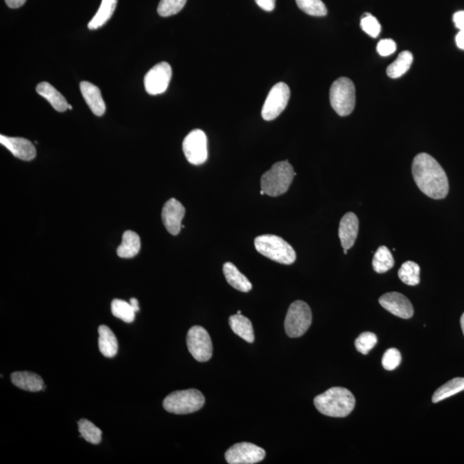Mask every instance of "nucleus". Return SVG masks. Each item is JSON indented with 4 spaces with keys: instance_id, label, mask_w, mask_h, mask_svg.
Segmentation results:
<instances>
[{
    "instance_id": "obj_1",
    "label": "nucleus",
    "mask_w": 464,
    "mask_h": 464,
    "mask_svg": "<svg viewBox=\"0 0 464 464\" xmlns=\"http://www.w3.org/2000/svg\"><path fill=\"white\" fill-rule=\"evenodd\" d=\"M412 173L423 194L433 199H445L449 194V181L438 161L428 153H419L414 158Z\"/></svg>"
},
{
    "instance_id": "obj_2",
    "label": "nucleus",
    "mask_w": 464,
    "mask_h": 464,
    "mask_svg": "<svg viewBox=\"0 0 464 464\" xmlns=\"http://www.w3.org/2000/svg\"><path fill=\"white\" fill-rule=\"evenodd\" d=\"M314 404L322 415L344 418L349 415L355 407V397L347 388L333 387L316 397Z\"/></svg>"
},
{
    "instance_id": "obj_3",
    "label": "nucleus",
    "mask_w": 464,
    "mask_h": 464,
    "mask_svg": "<svg viewBox=\"0 0 464 464\" xmlns=\"http://www.w3.org/2000/svg\"><path fill=\"white\" fill-rule=\"evenodd\" d=\"M296 175L288 161L278 162L261 177V190L271 197L283 195L287 192Z\"/></svg>"
},
{
    "instance_id": "obj_4",
    "label": "nucleus",
    "mask_w": 464,
    "mask_h": 464,
    "mask_svg": "<svg viewBox=\"0 0 464 464\" xmlns=\"http://www.w3.org/2000/svg\"><path fill=\"white\" fill-rule=\"evenodd\" d=\"M256 250L268 259L278 263L291 265L295 263L296 252L290 244L275 235H263L254 239Z\"/></svg>"
},
{
    "instance_id": "obj_5",
    "label": "nucleus",
    "mask_w": 464,
    "mask_h": 464,
    "mask_svg": "<svg viewBox=\"0 0 464 464\" xmlns=\"http://www.w3.org/2000/svg\"><path fill=\"white\" fill-rule=\"evenodd\" d=\"M204 404V395L195 388L172 392L163 402L165 410L175 415L192 414L199 411Z\"/></svg>"
},
{
    "instance_id": "obj_6",
    "label": "nucleus",
    "mask_w": 464,
    "mask_h": 464,
    "mask_svg": "<svg viewBox=\"0 0 464 464\" xmlns=\"http://www.w3.org/2000/svg\"><path fill=\"white\" fill-rule=\"evenodd\" d=\"M330 103L340 116H347L355 107V86L351 79L340 78L333 82L329 91Z\"/></svg>"
},
{
    "instance_id": "obj_7",
    "label": "nucleus",
    "mask_w": 464,
    "mask_h": 464,
    "mask_svg": "<svg viewBox=\"0 0 464 464\" xmlns=\"http://www.w3.org/2000/svg\"><path fill=\"white\" fill-rule=\"evenodd\" d=\"M311 322L312 313L309 306L304 301H295L289 307L285 316V333L291 338H298L305 335Z\"/></svg>"
},
{
    "instance_id": "obj_8",
    "label": "nucleus",
    "mask_w": 464,
    "mask_h": 464,
    "mask_svg": "<svg viewBox=\"0 0 464 464\" xmlns=\"http://www.w3.org/2000/svg\"><path fill=\"white\" fill-rule=\"evenodd\" d=\"M291 91L289 86L285 82H278L273 86L264 102L261 116L265 120L276 119L285 109L287 108Z\"/></svg>"
},
{
    "instance_id": "obj_9",
    "label": "nucleus",
    "mask_w": 464,
    "mask_h": 464,
    "mask_svg": "<svg viewBox=\"0 0 464 464\" xmlns=\"http://www.w3.org/2000/svg\"><path fill=\"white\" fill-rule=\"evenodd\" d=\"M187 346L189 353L199 362H206L212 356L211 337L201 326H194L188 330Z\"/></svg>"
},
{
    "instance_id": "obj_10",
    "label": "nucleus",
    "mask_w": 464,
    "mask_h": 464,
    "mask_svg": "<svg viewBox=\"0 0 464 464\" xmlns=\"http://www.w3.org/2000/svg\"><path fill=\"white\" fill-rule=\"evenodd\" d=\"M182 149L186 158L191 164L201 165L208 157V137L201 129H195L186 136Z\"/></svg>"
},
{
    "instance_id": "obj_11",
    "label": "nucleus",
    "mask_w": 464,
    "mask_h": 464,
    "mask_svg": "<svg viewBox=\"0 0 464 464\" xmlns=\"http://www.w3.org/2000/svg\"><path fill=\"white\" fill-rule=\"evenodd\" d=\"M266 456V452L252 443L243 442L230 447L225 459L230 464H254Z\"/></svg>"
},
{
    "instance_id": "obj_12",
    "label": "nucleus",
    "mask_w": 464,
    "mask_h": 464,
    "mask_svg": "<svg viewBox=\"0 0 464 464\" xmlns=\"http://www.w3.org/2000/svg\"><path fill=\"white\" fill-rule=\"evenodd\" d=\"M172 76L170 65L161 62L155 65L144 78V88L148 94L159 95L166 91Z\"/></svg>"
},
{
    "instance_id": "obj_13",
    "label": "nucleus",
    "mask_w": 464,
    "mask_h": 464,
    "mask_svg": "<svg viewBox=\"0 0 464 464\" xmlns=\"http://www.w3.org/2000/svg\"><path fill=\"white\" fill-rule=\"evenodd\" d=\"M379 304L382 307L398 318L409 319L414 316V308L411 302L399 292H388L381 296Z\"/></svg>"
},
{
    "instance_id": "obj_14",
    "label": "nucleus",
    "mask_w": 464,
    "mask_h": 464,
    "mask_svg": "<svg viewBox=\"0 0 464 464\" xmlns=\"http://www.w3.org/2000/svg\"><path fill=\"white\" fill-rule=\"evenodd\" d=\"M184 215V206L177 199L172 198L165 203L162 210V220L171 235L177 236L180 233Z\"/></svg>"
},
{
    "instance_id": "obj_15",
    "label": "nucleus",
    "mask_w": 464,
    "mask_h": 464,
    "mask_svg": "<svg viewBox=\"0 0 464 464\" xmlns=\"http://www.w3.org/2000/svg\"><path fill=\"white\" fill-rule=\"evenodd\" d=\"M0 143L21 160L31 161L36 156V147L23 137L0 135Z\"/></svg>"
},
{
    "instance_id": "obj_16",
    "label": "nucleus",
    "mask_w": 464,
    "mask_h": 464,
    "mask_svg": "<svg viewBox=\"0 0 464 464\" xmlns=\"http://www.w3.org/2000/svg\"><path fill=\"white\" fill-rule=\"evenodd\" d=\"M359 219L353 212H347L342 217L339 226V237L343 250L353 247L359 232Z\"/></svg>"
},
{
    "instance_id": "obj_17",
    "label": "nucleus",
    "mask_w": 464,
    "mask_h": 464,
    "mask_svg": "<svg viewBox=\"0 0 464 464\" xmlns=\"http://www.w3.org/2000/svg\"><path fill=\"white\" fill-rule=\"evenodd\" d=\"M80 91L82 98L87 103L89 109L96 116H102L106 111V105L102 98L101 91L95 85L87 81H82L80 84Z\"/></svg>"
},
{
    "instance_id": "obj_18",
    "label": "nucleus",
    "mask_w": 464,
    "mask_h": 464,
    "mask_svg": "<svg viewBox=\"0 0 464 464\" xmlns=\"http://www.w3.org/2000/svg\"><path fill=\"white\" fill-rule=\"evenodd\" d=\"M10 379L16 387L30 392L43 390L45 385L40 375L31 371H15L10 375Z\"/></svg>"
},
{
    "instance_id": "obj_19",
    "label": "nucleus",
    "mask_w": 464,
    "mask_h": 464,
    "mask_svg": "<svg viewBox=\"0 0 464 464\" xmlns=\"http://www.w3.org/2000/svg\"><path fill=\"white\" fill-rule=\"evenodd\" d=\"M36 92L50 103L58 112H65L68 109L67 100L58 92L53 85L47 82H41L36 86Z\"/></svg>"
},
{
    "instance_id": "obj_20",
    "label": "nucleus",
    "mask_w": 464,
    "mask_h": 464,
    "mask_svg": "<svg viewBox=\"0 0 464 464\" xmlns=\"http://www.w3.org/2000/svg\"><path fill=\"white\" fill-rule=\"evenodd\" d=\"M98 333L100 352L106 357H115L118 352V340H117L115 333L106 325L100 326Z\"/></svg>"
},
{
    "instance_id": "obj_21",
    "label": "nucleus",
    "mask_w": 464,
    "mask_h": 464,
    "mask_svg": "<svg viewBox=\"0 0 464 464\" xmlns=\"http://www.w3.org/2000/svg\"><path fill=\"white\" fill-rule=\"evenodd\" d=\"M223 272L227 282L236 290L249 292L252 289L251 282L247 280L245 275H243L237 269V267L233 263H226L223 264Z\"/></svg>"
},
{
    "instance_id": "obj_22",
    "label": "nucleus",
    "mask_w": 464,
    "mask_h": 464,
    "mask_svg": "<svg viewBox=\"0 0 464 464\" xmlns=\"http://www.w3.org/2000/svg\"><path fill=\"white\" fill-rule=\"evenodd\" d=\"M229 324L230 329L236 335H239L247 342H254V335L252 322L246 316L242 314L230 316Z\"/></svg>"
},
{
    "instance_id": "obj_23",
    "label": "nucleus",
    "mask_w": 464,
    "mask_h": 464,
    "mask_svg": "<svg viewBox=\"0 0 464 464\" xmlns=\"http://www.w3.org/2000/svg\"><path fill=\"white\" fill-rule=\"evenodd\" d=\"M141 247L140 236L132 230H126L122 236V243L117 249V254L120 258L130 259L137 256Z\"/></svg>"
},
{
    "instance_id": "obj_24",
    "label": "nucleus",
    "mask_w": 464,
    "mask_h": 464,
    "mask_svg": "<svg viewBox=\"0 0 464 464\" xmlns=\"http://www.w3.org/2000/svg\"><path fill=\"white\" fill-rule=\"evenodd\" d=\"M117 5V0H102L98 12L88 24L89 30L99 29L111 19Z\"/></svg>"
},
{
    "instance_id": "obj_25",
    "label": "nucleus",
    "mask_w": 464,
    "mask_h": 464,
    "mask_svg": "<svg viewBox=\"0 0 464 464\" xmlns=\"http://www.w3.org/2000/svg\"><path fill=\"white\" fill-rule=\"evenodd\" d=\"M464 390V377H456L447 382L435 391L432 395L433 404L445 400V399L459 394Z\"/></svg>"
},
{
    "instance_id": "obj_26",
    "label": "nucleus",
    "mask_w": 464,
    "mask_h": 464,
    "mask_svg": "<svg viewBox=\"0 0 464 464\" xmlns=\"http://www.w3.org/2000/svg\"><path fill=\"white\" fill-rule=\"evenodd\" d=\"M414 57L409 51L401 52L393 63L388 65L387 75L391 78H397L404 75L411 67Z\"/></svg>"
},
{
    "instance_id": "obj_27",
    "label": "nucleus",
    "mask_w": 464,
    "mask_h": 464,
    "mask_svg": "<svg viewBox=\"0 0 464 464\" xmlns=\"http://www.w3.org/2000/svg\"><path fill=\"white\" fill-rule=\"evenodd\" d=\"M395 260L386 246L378 247L373 260V269L377 274H384L394 267Z\"/></svg>"
},
{
    "instance_id": "obj_28",
    "label": "nucleus",
    "mask_w": 464,
    "mask_h": 464,
    "mask_svg": "<svg viewBox=\"0 0 464 464\" xmlns=\"http://www.w3.org/2000/svg\"><path fill=\"white\" fill-rule=\"evenodd\" d=\"M419 273L421 267L415 261H408L401 265L398 271V276L404 284L415 287L419 284Z\"/></svg>"
},
{
    "instance_id": "obj_29",
    "label": "nucleus",
    "mask_w": 464,
    "mask_h": 464,
    "mask_svg": "<svg viewBox=\"0 0 464 464\" xmlns=\"http://www.w3.org/2000/svg\"><path fill=\"white\" fill-rule=\"evenodd\" d=\"M78 425L80 438L85 439L86 441L93 443V445H98L101 443L102 431L98 426L86 419H79Z\"/></svg>"
},
{
    "instance_id": "obj_30",
    "label": "nucleus",
    "mask_w": 464,
    "mask_h": 464,
    "mask_svg": "<svg viewBox=\"0 0 464 464\" xmlns=\"http://www.w3.org/2000/svg\"><path fill=\"white\" fill-rule=\"evenodd\" d=\"M111 311L113 316L122 320L123 322L131 323L135 320V313L130 302L120 299H113L111 302Z\"/></svg>"
},
{
    "instance_id": "obj_31",
    "label": "nucleus",
    "mask_w": 464,
    "mask_h": 464,
    "mask_svg": "<svg viewBox=\"0 0 464 464\" xmlns=\"http://www.w3.org/2000/svg\"><path fill=\"white\" fill-rule=\"evenodd\" d=\"M298 8L308 15L314 16H324L328 10L322 0H296Z\"/></svg>"
},
{
    "instance_id": "obj_32",
    "label": "nucleus",
    "mask_w": 464,
    "mask_h": 464,
    "mask_svg": "<svg viewBox=\"0 0 464 464\" xmlns=\"http://www.w3.org/2000/svg\"><path fill=\"white\" fill-rule=\"evenodd\" d=\"M187 0H161L157 6V13L161 16H170L180 12Z\"/></svg>"
},
{
    "instance_id": "obj_33",
    "label": "nucleus",
    "mask_w": 464,
    "mask_h": 464,
    "mask_svg": "<svg viewBox=\"0 0 464 464\" xmlns=\"http://www.w3.org/2000/svg\"><path fill=\"white\" fill-rule=\"evenodd\" d=\"M377 343V337L371 332H364L355 340V347L360 353L366 355Z\"/></svg>"
},
{
    "instance_id": "obj_34",
    "label": "nucleus",
    "mask_w": 464,
    "mask_h": 464,
    "mask_svg": "<svg viewBox=\"0 0 464 464\" xmlns=\"http://www.w3.org/2000/svg\"><path fill=\"white\" fill-rule=\"evenodd\" d=\"M361 29L370 36L376 38L380 34L381 25L376 17L371 14H364L360 22Z\"/></svg>"
},
{
    "instance_id": "obj_35",
    "label": "nucleus",
    "mask_w": 464,
    "mask_h": 464,
    "mask_svg": "<svg viewBox=\"0 0 464 464\" xmlns=\"http://www.w3.org/2000/svg\"><path fill=\"white\" fill-rule=\"evenodd\" d=\"M401 361V353L397 349H390L384 353L383 360H382V364H383L385 370L394 371L400 366Z\"/></svg>"
},
{
    "instance_id": "obj_36",
    "label": "nucleus",
    "mask_w": 464,
    "mask_h": 464,
    "mask_svg": "<svg viewBox=\"0 0 464 464\" xmlns=\"http://www.w3.org/2000/svg\"><path fill=\"white\" fill-rule=\"evenodd\" d=\"M377 50L381 56L386 57L395 53L397 50V44L393 40H382L377 44Z\"/></svg>"
},
{
    "instance_id": "obj_37",
    "label": "nucleus",
    "mask_w": 464,
    "mask_h": 464,
    "mask_svg": "<svg viewBox=\"0 0 464 464\" xmlns=\"http://www.w3.org/2000/svg\"><path fill=\"white\" fill-rule=\"evenodd\" d=\"M454 23L459 30H464V10H460L454 14Z\"/></svg>"
},
{
    "instance_id": "obj_38",
    "label": "nucleus",
    "mask_w": 464,
    "mask_h": 464,
    "mask_svg": "<svg viewBox=\"0 0 464 464\" xmlns=\"http://www.w3.org/2000/svg\"><path fill=\"white\" fill-rule=\"evenodd\" d=\"M256 2L261 9L266 12H272L274 10L275 0H256Z\"/></svg>"
},
{
    "instance_id": "obj_39",
    "label": "nucleus",
    "mask_w": 464,
    "mask_h": 464,
    "mask_svg": "<svg viewBox=\"0 0 464 464\" xmlns=\"http://www.w3.org/2000/svg\"><path fill=\"white\" fill-rule=\"evenodd\" d=\"M26 0H5L6 5L10 7V8L16 9L19 7L23 6L25 3Z\"/></svg>"
},
{
    "instance_id": "obj_40",
    "label": "nucleus",
    "mask_w": 464,
    "mask_h": 464,
    "mask_svg": "<svg viewBox=\"0 0 464 464\" xmlns=\"http://www.w3.org/2000/svg\"><path fill=\"white\" fill-rule=\"evenodd\" d=\"M457 47L464 50V30H460L456 36Z\"/></svg>"
},
{
    "instance_id": "obj_41",
    "label": "nucleus",
    "mask_w": 464,
    "mask_h": 464,
    "mask_svg": "<svg viewBox=\"0 0 464 464\" xmlns=\"http://www.w3.org/2000/svg\"><path fill=\"white\" fill-rule=\"evenodd\" d=\"M129 302L131 305L133 306L134 311H135L136 312L140 311L139 301H137L136 298H131Z\"/></svg>"
},
{
    "instance_id": "obj_42",
    "label": "nucleus",
    "mask_w": 464,
    "mask_h": 464,
    "mask_svg": "<svg viewBox=\"0 0 464 464\" xmlns=\"http://www.w3.org/2000/svg\"><path fill=\"white\" fill-rule=\"evenodd\" d=\"M460 322H461V327H462V330H463V335H464V313H463V316H461Z\"/></svg>"
},
{
    "instance_id": "obj_43",
    "label": "nucleus",
    "mask_w": 464,
    "mask_h": 464,
    "mask_svg": "<svg viewBox=\"0 0 464 464\" xmlns=\"http://www.w3.org/2000/svg\"><path fill=\"white\" fill-rule=\"evenodd\" d=\"M72 107L71 105H68V109H71Z\"/></svg>"
},
{
    "instance_id": "obj_44",
    "label": "nucleus",
    "mask_w": 464,
    "mask_h": 464,
    "mask_svg": "<svg viewBox=\"0 0 464 464\" xmlns=\"http://www.w3.org/2000/svg\"><path fill=\"white\" fill-rule=\"evenodd\" d=\"M237 314H242V311H237Z\"/></svg>"
}]
</instances>
